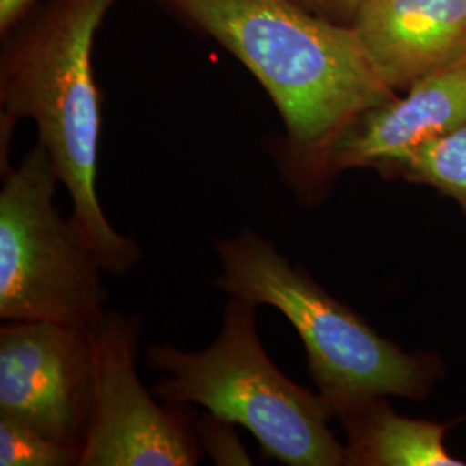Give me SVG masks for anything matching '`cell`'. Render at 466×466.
Wrapping results in <instances>:
<instances>
[{"instance_id":"cell-11","label":"cell","mask_w":466,"mask_h":466,"mask_svg":"<svg viewBox=\"0 0 466 466\" xmlns=\"http://www.w3.org/2000/svg\"><path fill=\"white\" fill-rule=\"evenodd\" d=\"M390 177L433 187L456 200L466 217V121L410 154Z\"/></svg>"},{"instance_id":"cell-10","label":"cell","mask_w":466,"mask_h":466,"mask_svg":"<svg viewBox=\"0 0 466 466\" xmlns=\"http://www.w3.org/2000/svg\"><path fill=\"white\" fill-rule=\"evenodd\" d=\"M333 418L346 432L348 465H466L444 446L452 423L400 417L383 396L354 400L339 408Z\"/></svg>"},{"instance_id":"cell-2","label":"cell","mask_w":466,"mask_h":466,"mask_svg":"<svg viewBox=\"0 0 466 466\" xmlns=\"http://www.w3.org/2000/svg\"><path fill=\"white\" fill-rule=\"evenodd\" d=\"M115 0H40L2 35L0 132L11 144L17 119H32L59 182L104 271L121 275L140 261L134 238L115 230L97 196L100 94L92 49Z\"/></svg>"},{"instance_id":"cell-14","label":"cell","mask_w":466,"mask_h":466,"mask_svg":"<svg viewBox=\"0 0 466 466\" xmlns=\"http://www.w3.org/2000/svg\"><path fill=\"white\" fill-rule=\"evenodd\" d=\"M292 2L317 16L325 17L339 25L352 26L360 9L367 0H292Z\"/></svg>"},{"instance_id":"cell-4","label":"cell","mask_w":466,"mask_h":466,"mask_svg":"<svg viewBox=\"0 0 466 466\" xmlns=\"http://www.w3.org/2000/svg\"><path fill=\"white\" fill-rule=\"evenodd\" d=\"M215 248L221 261L218 289L258 308L271 306L292 323L332 415L346 404L375 396H427L433 373L425 358L380 337L263 235L244 228L230 238H218Z\"/></svg>"},{"instance_id":"cell-6","label":"cell","mask_w":466,"mask_h":466,"mask_svg":"<svg viewBox=\"0 0 466 466\" xmlns=\"http://www.w3.org/2000/svg\"><path fill=\"white\" fill-rule=\"evenodd\" d=\"M94 383L80 466H192L200 442L182 406H159L137 375L140 321L106 311L88 327Z\"/></svg>"},{"instance_id":"cell-5","label":"cell","mask_w":466,"mask_h":466,"mask_svg":"<svg viewBox=\"0 0 466 466\" xmlns=\"http://www.w3.org/2000/svg\"><path fill=\"white\" fill-rule=\"evenodd\" d=\"M49 150L36 140L0 190V318L92 327L107 311L102 267L82 228L63 218Z\"/></svg>"},{"instance_id":"cell-12","label":"cell","mask_w":466,"mask_h":466,"mask_svg":"<svg viewBox=\"0 0 466 466\" xmlns=\"http://www.w3.org/2000/svg\"><path fill=\"white\" fill-rule=\"evenodd\" d=\"M82 451L0 413V465L80 466Z\"/></svg>"},{"instance_id":"cell-15","label":"cell","mask_w":466,"mask_h":466,"mask_svg":"<svg viewBox=\"0 0 466 466\" xmlns=\"http://www.w3.org/2000/svg\"><path fill=\"white\" fill-rule=\"evenodd\" d=\"M40 0H0V34H7Z\"/></svg>"},{"instance_id":"cell-1","label":"cell","mask_w":466,"mask_h":466,"mask_svg":"<svg viewBox=\"0 0 466 466\" xmlns=\"http://www.w3.org/2000/svg\"><path fill=\"white\" fill-rule=\"evenodd\" d=\"M173 16L228 50L256 76L285 128L282 167L298 192L323 187L335 140L370 107L396 96L385 86L354 26L292 0H157Z\"/></svg>"},{"instance_id":"cell-9","label":"cell","mask_w":466,"mask_h":466,"mask_svg":"<svg viewBox=\"0 0 466 466\" xmlns=\"http://www.w3.org/2000/svg\"><path fill=\"white\" fill-rule=\"evenodd\" d=\"M352 26L396 94L466 61V0H367Z\"/></svg>"},{"instance_id":"cell-13","label":"cell","mask_w":466,"mask_h":466,"mask_svg":"<svg viewBox=\"0 0 466 466\" xmlns=\"http://www.w3.org/2000/svg\"><path fill=\"white\" fill-rule=\"evenodd\" d=\"M233 427L235 423L209 413L198 427L200 448L217 465H252L250 456L242 448Z\"/></svg>"},{"instance_id":"cell-8","label":"cell","mask_w":466,"mask_h":466,"mask_svg":"<svg viewBox=\"0 0 466 466\" xmlns=\"http://www.w3.org/2000/svg\"><path fill=\"white\" fill-rule=\"evenodd\" d=\"M356 117L335 140L323 185L346 169L370 167L383 177L421 146L466 121V61L433 71Z\"/></svg>"},{"instance_id":"cell-3","label":"cell","mask_w":466,"mask_h":466,"mask_svg":"<svg viewBox=\"0 0 466 466\" xmlns=\"http://www.w3.org/2000/svg\"><path fill=\"white\" fill-rule=\"evenodd\" d=\"M256 309L249 300L228 296L221 332L208 350L149 346L147 365L165 373L152 394L169 406L199 404L242 425L268 460L289 466L348 465L346 448L329 429V404L271 361L258 333Z\"/></svg>"},{"instance_id":"cell-7","label":"cell","mask_w":466,"mask_h":466,"mask_svg":"<svg viewBox=\"0 0 466 466\" xmlns=\"http://www.w3.org/2000/svg\"><path fill=\"white\" fill-rule=\"evenodd\" d=\"M94 383L86 327L7 319L0 327V413L84 450Z\"/></svg>"}]
</instances>
